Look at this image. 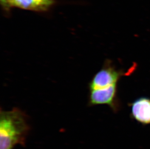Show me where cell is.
Here are the masks:
<instances>
[{
  "label": "cell",
  "instance_id": "1",
  "mask_svg": "<svg viewBox=\"0 0 150 149\" xmlns=\"http://www.w3.org/2000/svg\"><path fill=\"white\" fill-rule=\"evenodd\" d=\"M30 127L26 114L14 108L8 111L1 110L0 149H13L25 145Z\"/></svg>",
  "mask_w": 150,
  "mask_h": 149
},
{
  "label": "cell",
  "instance_id": "2",
  "mask_svg": "<svg viewBox=\"0 0 150 149\" xmlns=\"http://www.w3.org/2000/svg\"><path fill=\"white\" fill-rule=\"evenodd\" d=\"M125 73L123 71L117 70L112 62L106 60L102 68L93 76L89 83V90L103 89L117 84L119 79L125 74H129V71Z\"/></svg>",
  "mask_w": 150,
  "mask_h": 149
},
{
  "label": "cell",
  "instance_id": "3",
  "mask_svg": "<svg viewBox=\"0 0 150 149\" xmlns=\"http://www.w3.org/2000/svg\"><path fill=\"white\" fill-rule=\"evenodd\" d=\"M89 105H106L114 112L120 110V103L117 97V84L103 88L89 90Z\"/></svg>",
  "mask_w": 150,
  "mask_h": 149
},
{
  "label": "cell",
  "instance_id": "4",
  "mask_svg": "<svg viewBox=\"0 0 150 149\" xmlns=\"http://www.w3.org/2000/svg\"><path fill=\"white\" fill-rule=\"evenodd\" d=\"M132 118L143 125L150 124V98L142 97L130 104Z\"/></svg>",
  "mask_w": 150,
  "mask_h": 149
},
{
  "label": "cell",
  "instance_id": "5",
  "mask_svg": "<svg viewBox=\"0 0 150 149\" xmlns=\"http://www.w3.org/2000/svg\"><path fill=\"white\" fill-rule=\"evenodd\" d=\"M55 4L54 0H12V7L32 11L45 12Z\"/></svg>",
  "mask_w": 150,
  "mask_h": 149
},
{
  "label": "cell",
  "instance_id": "6",
  "mask_svg": "<svg viewBox=\"0 0 150 149\" xmlns=\"http://www.w3.org/2000/svg\"><path fill=\"white\" fill-rule=\"evenodd\" d=\"M12 0H0V3L3 10L6 13H9L10 9L12 7Z\"/></svg>",
  "mask_w": 150,
  "mask_h": 149
}]
</instances>
